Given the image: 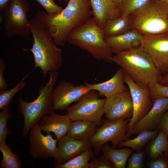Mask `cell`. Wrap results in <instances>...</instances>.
<instances>
[{
  "label": "cell",
  "instance_id": "1",
  "mask_svg": "<svg viewBox=\"0 0 168 168\" xmlns=\"http://www.w3.org/2000/svg\"><path fill=\"white\" fill-rule=\"evenodd\" d=\"M92 15L90 0H69L60 12L37 11L36 18L49 32L58 45L63 46L70 31L87 21Z\"/></svg>",
  "mask_w": 168,
  "mask_h": 168
},
{
  "label": "cell",
  "instance_id": "2",
  "mask_svg": "<svg viewBox=\"0 0 168 168\" xmlns=\"http://www.w3.org/2000/svg\"><path fill=\"white\" fill-rule=\"evenodd\" d=\"M33 39L30 49H23L31 52L34 58L35 68H40L43 77L49 72H56L62 64V52L60 48L52 38L49 32L36 18L29 20Z\"/></svg>",
  "mask_w": 168,
  "mask_h": 168
},
{
  "label": "cell",
  "instance_id": "3",
  "mask_svg": "<svg viewBox=\"0 0 168 168\" xmlns=\"http://www.w3.org/2000/svg\"><path fill=\"white\" fill-rule=\"evenodd\" d=\"M112 61L142 86L159 82L162 75L149 55L140 46L115 53Z\"/></svg>",
  "mask_w": 168,
  "mask_h": 168
},
{
  "label": "cell",
  "instance_id": "4",
  "mask_svg": "<svg viewBox=\"0 0 168 168\" xmlns=\"http://www.w3.org/2000/svg\"><path fill=\"white\" fill-rule=\"evenodd\" d=\"M103 29L93 17L71 30L67 42L89 52L98 60L112 62V52L105 40Z\"/></svg>",
  "mask_w": 168,
  "mask_h": 168
},
{
  "label": "cell",
  "instance_id": "5",
  "mask_svg": "<svg viewBox=\"0 0 168 168\" xmlns=\"http://www.w3.org/2000/svg\"><path fill=\"white\" fill-rule=\"evenodd\" d=\"M129 16L132 29L142 35L168 33V6L161 0H151Z\"/></svg>",
  "mask_w": 168,
  "mask_h": 168
},
{
  "label": "cell",
  "instance_id": "6",
  "mask_svg": "<svg viewBox=\"0 0 168 168\" xmlns=\"http://www.w3.org/2000/svg\"><path fill=\"white\" fill-rule=\"evenodd\" d=\"M58 78L57 71L49 72V80L45 86L38 89L39 95L33 101L27 102L19 99L18 112L24 117L22 137L27 136L31 128L44 116L54 112L52 101L54 87Z\"/></svg>",
  "mask_w": 168,
  "mask_h": 168
},
{
  "label": "cell",
  "instance_id": "7",
  "mask_svg": "<svg viewBox=\"0 0 168 168\" xmlns=\"http://www.w3.org/2000/svg\"><path fill=\"white\" fill-rule=\"evenodd\" d=\"M30 4L28 0H11L2 11L0 22L5 28L4 35L11 38L15 35L25 37L31 34L27 18Z\"/></svg>",
  "mask_w": 168,
  "mask_h": 168
},
{
  "label": "cell",
  "instance_id": "8",
  "mask_svg": "<svg viewBox=\"0 0 168 168\" xmlns=\"http://www.w3.org/2000/svg\"><path fill=\"white\" fill-rule=\"evenodd\" d=\"M98 92L91 90L82 96L75 104L67 109V114L72 121L83 120L92 121L97 126L102 124L106 98H99Z\"/></svg>",
  "mask_w": 168,
  "mask_h": 168
},
{
  "label": "cell",
  "instance_id": "9",
  "mask_svg": "<svg viewBox=\"0 0 168 168\" xmlns=\"http://www.w3.org/2000/svg\"><path fill=\"white\" fill-rule=\"evenodd\" d=\"M130 119H120L114 121L102 119V124L89 140L94 149L95 156L99 154L102 146L108 142H111L112 147L116 148L121 142L130 139L127 134Z\"/></svg>",
  "mask_w": 168,
  "mask_h": 168
},
{
  "label": "cell",
  "instance_id": "10",
  "mask_svg": "<svg viewBox=\"0 0 168 168\" xmlns=\"http://www.w3.org/2000/svg\"><path fill=\"white\" fill-rule=\"evenodd\" d=\"M124 80L128 87L133 106V114L128 123L127 133L128 137L129 138L132 135L134 125L149 111L153 101L148 86H142L138 84L124 71Z\"/></svg>",
  "mask_w": 168,
  "mask_h": 168
},
{
  "label": "cell",
  "instance_id": "11",
  "mask_svg": "<svg viewBox=\"0 0 168 168\" xmlns=\"http://www.w3.org/2000/svg\"><path fill=\"white\" fill-rule=\"evenodd\" d=\"M140 46L162 75L168 73V33L143 35Z\"/></svg>",
  "mask_w": 168,
  "mask_h": 168
},
{
  "label": "cell",
  "instance_id": "12",
  "mask_svg": "<svg viewBox=\"0 0 168 168\" xmlns=\"http://www.w3.org/2000/svg\"><path fill=\"white\" fill-rule=\"evenodd\" d=\"M30 153L34 158L44 160L49 157L58 159V152L57 139H54L51 133L44 135L39 123L33 125L29 132Z\"/></svg>",
  "mask_w": 168,
  "mask_h": 168
},
{
  "label": "cell",
  "instance_id": "13",
  "mask_svg": "<svg viewBox=\"0 0 168 168\" xmlns=\"http://www.w3.org/2000/svg\"><path fill=\"white\" fill-rule=\"evenodd\" d=\"M90 89L84 84L75 86L71 82H60L54 89L52 101L54 110L66 109L72 103L78 101Z\"/></svg>",
  "mask_w": 168,
  "mask_h": 168
},
{
  "label": "cell",
  "instance_id": "14",
  "mask_svg": "<svg viewBox=\"0 0 168 168\" xmlns=\"http://www.w3.org/2000/svg\"><path fill=\"white\" fill-rule=\"evenodd\" d=\"M107 119H130L133 112V100L128 90L106 98L104 106Z\"/></svg>",
  "mask_w": 168,
  "mask_h": 168
},
{
  "label": "cell",
  "instance_id": "15",
  "mask_svg": "<svg viewBox=\"0 0 168 168\" xmlns=\"http://www.w3.org/2000/svg\"><path fill=\"white\" fill-rule=\"evenodd\" d=\"M168 110V98L161 97L153 101L149 111L134 125L132 134L154 130L158 126L164 114Z\"/></svg>",
  "mask_w": 168,
  "mask_h": 168
},
{
  "label": "cell",
  "instance_id": "16",
  "mask_svg": "<svg viewBox=\"0 0 168 168\" xmlns=\"http://www.w3.org/2000/svg\"><path fill=\"white\" fill-rule=\"evenodd\" d=\"M58 156L56 163L63 164L90 148L89 141H80L66 135L57 140Z\"/></svg>",
  "mask_w": 168,
  "mask_h": 168
},
{
  "label": "cell",
  "instance_id": "17",
  "mask_svg": "<svg viewBox=\"0 0 168 168\" xmlns=\"http://www.w3.org/2000/svg\"><path fill=\"white\" fill-rule=\"evenodd\" d=\"M124 71L121 68L112 78L107 81L98 83L85 82L84 84L90 89L97 91L100 96L107 98L129 90L124 84Z\"/></svg>",
  "mask_w": 168,
  "mask_h": 168
},
{
  "label": "cell",
  "instance_id": "18",
  "mask_svg": "<svg viewBox=\"0 0 168 168\" xmlns=\"http://www.w3.org/2000/svg\"><path fill=\"white\" fill-rule=\"evenodd\" d=\"M72 122L67 114L54 112L43 117L39 126L41 130L46 134L54 133L58 139L67 135Z\"/></svg>",
  "mask_w": 168,
  "mask_h": 168
},
{
  "label": "cell",
  "instance_id": "19",
  "mask_svg": "<svg viewBox=\"0 0 168 168\" xmlns=\"http://www.w3.org/2000/svg\"><path fill=\"white\" fill-rule=\"evenodd\" d=\"M143 35L136 30L131 29L120 35L105 37V40L113 53L140 46Z\"/></svg>",
  "mask_w": 168,
  "mask_h": 168
},
{
  "label": "cell",
  "instance_id": "20",
  "mask_svg": "<svg viewBox=\"0 0 168 168\" xmlns=\"http://www.w3.org/2000/svg\"><path fill=\"white\" fill-rule=\"evenodd\" d=\"M92 15L103 29L107 21L120 16L118 7L112 0H90Z\"/></svg>",
  "mask_w": 168,
  "mask_h": 168
},
{
  "label": "cell",
  "instance_id": "21",
  "mask_svg": "<svg viewBox=\"0 0 168 168\" xmlns=\"http://www.w3.org/2000/svg\"><path fill=\"white\" fill-rule=\"evenodd\" d=\"M97 126L93 122L83 120L72 121L67 135L80 141H89L96 131Z\"/></svg>",
  "mask_w": 168,
  "mask_h": 168
},
{
  "label": "cell",
  "instance_id": "22",
  "mask_svg": "<svg viewBox=\"0 0 168 168\" xmlns=\"http://www.w3.org/2000/svg\"><path fill=\"white\" fill-rule=\"evenodd\" d=\"M101 150L103 155L110 161L115 168H125L129 157L134 151L128 148L120 149L113 148L107 143L102 146Z\"/></svg>",
  "mask_w": 168,
  "mask_h": 168
},
{
  "label": "cell",
  "instance_id": "23",
  "mask_svg": "<svg viewBox=\"0 0 168 168\" xmlns=\"http://www.w3.org/2000/svg\"><path fill=\"white\" fill-rule=\"evenodd\" d=\"M132 29L129 16L108 20L103 28L105 37L116 36Z\"/></svg>",
  "mask_w": 168,
  "mask_h": 168
},
{
  "label": "cell",
  "instance_id": "24",
  "mask_svg": "<svg viewBox=\"0 0 168 168\" xmlns=\"http://www.w3.org/2000/svg\"><path fill=\"white\" fill-rule=\"evenodd\" d=\"M159 131L157 129L142 132L133 139L121 142L118 147L119 148L128 147L137 152H139L142 151L147 142L156 137Z\"/></svg>",
  "mask_w": 168,
  "mask_h": 168
},
{
  "label": "cell",
  "instance_id": "25",
  "mask_svg": "<svg viewBox=\"0 0 168 168\" xmlns=\"http://www.w3.org/2000/svg\"><path fill=\"white\" fill-rule=\"evenodd\" d=\"M95 157L91 148L63 164L55 163V168H90V160Z\"/></svg>",
  "mask_w": 168,
  "mask_h": 168
},
{
  "label": "cell",
  "instance_id": "26",
  "mask_svg": "<svg viewBox=\"0 0 168 168\" xmlns=\"http://www.w3.org/2000/svg\"><path fill=\"white\" fill-rule=\"evenodd\" d=\"M0 150L3 155L2 159L0 162L1 168H21V161L6 142L0 143Z\"/></svg>",
  "mask_w": 168,
  "mask_h": 168
},
{
  "label": "cell",
  "instance_id": "27",
  "mask_svg": "<svg viewBox=\"0 0 168 168\" xmlns=\"http://www.w3.org/2000/svg\"><path fill=\"white\" fill-rule=\"evenodd\" d=\"M167 137L162 130H159L156 137L149 146L148 153L149 157L152 159L157 158L167 150Z\"/></svg>",
  "mask_w": 168,
  "mask_h": 168
},
{
  "label": "cell",
  "instance_id": "28",
  "mask_svg": "<svg viewBox=\"0 0 168 168\" xmlns=\"http://www.w3.org/2000/svg\"><path fill=\"white\" fill-rule=\"evenodd\" d=\"M27 75L25 76L13 88L0 91V109L2 110L8 106L12 101L14 96L18 92L24 89L26 86L25 80Z\"/></svg>",
  "mask_w": 168,
  "mask_h": 168
},
{
  "label": "cell",
  "instance_id": "29",
  "mask_svg": "<svg viewBox=\"0 0 168 168\" xmlns=\"http://www.w3.org/2000/svg\"><path fill=\"white\" fill-rule=\"evenodd\" d=\"M151 0H123L118 7L120 16H129L132 12L142 7Z\"/></svg>",
  "mask_w": 168,
  "mask_h": 168
},
{
  "label": "cell",
  "instance_id": "30",
  "mask_svg": "<svg viewBox=\"0 0 168 168\" xmlns=\"http://www.w3.org/2000/svg\"><path fill=\"white\" fill-rule=\"evenodd\" d=\"M11 115V109L8 106L2 110L0 113V143L6 142L8 134L7 123Z\"/></svg>",
  "mask_w": 168,
  "mask_h": 168
},
{
  "label": "cell",
  "instance_id": "31",
  "mask_svg": "<svg viewBox=\"0 0 168 168\" xmlns=\"http://www.w3.org/2000/svg\"><path fill=\"white\" fill-rule=\"evenodd\" d=\"M148 86L153 101L159 98H168V86H163L158 82H155L150 83Z\"/></svg>",
  "mask_w": 168,
  "mask_h": 168
},
{
  "label": "cell",
  "instance_id": "32",
  "mask_svg": "<svg viewBox=\"0 0 168 168\" xmlns=\"http://www.w3.org/2000/svg\"><path fill=\"white\" fill-rule=\"evenodd\" d=\"M145 157L144 151H141L136 153L134 152L129 157L127 168H140L143 165Z\"/></svg>",
  "mask_w": 168,
  "mask_h": 168
},
{
  "label": "cell",
  "instance_id": "33",
  "mask_svg": "<svg viewBox=\"0 0 168 168\" xmlns=\"http://www.w3.org/2000/svg\"><path fill=\"white\" fill-rule=\"evenodd\" d=\"M90 168H113L112 162L103 155L99 157H94L90 161Z\"/></svg>",
  "mask_w": 168,
  "mask_h": 168
},
{
  "label": "cell",
  "instance_id": "34",
  "mask_svg": "<svg viewBox=\"0 0 168 168\" xmlns=\"http://www.w3.org/2000/svg\"><path fill=\"white\" fill-rule=\"evenodd\" d=\"M49 14L58 13L63 9L58 6L54 0H35Z\"/></svg>",
  "mask_w": 168,
  "mask_h": 168
},
{
  "label": "cell",
  "instance_id": "35",
  "mask_svg": "<svg viewBox=\"0 0 168 168\" xmlns=\"http://www.w3.org/2000/svg\"><path fill=\"white\" fill-rule=\"evenodd\" d=\"M149 168H168V156L165 153L152 160L147 164Z\"/></svg>",
  "mask_w": 168,
  "mask_h": 168
},
{
  "label": "cell",
  "instance_id": "36",
  "mask_svg": "<svg viewBox=\"0 0 168 168\" xmlns=\"http://www.w3.org/2000/svg\"><path fill=\"white\" fill-rule=\"evenodd\" d=\"M7 65L4 62L2 57L0 58V91L6 90L8 85L4 77V71Z\"/></svg>",
  "mask_w": 168,
  "mask_h": 168
},
{
  "label": "cell",
  "instance_id": "37",
  "mask_svg": "<svg viewBox=\"0 0 168 168\" xmlns=\"http://www.w3.org/2000/svg\"><path fill=\"white\" fill-rule=\"evenodd\" d=\"M157 127L159 130H162L168 136V110L163 115Z\"/></svg>",
  "mask_w": 168,
  "mask_h": 168
},
{
  "label": "cell",
  "instance_id": "38",
  "mask_svg": "<svg viewBox=\"0 0 168 168\" xmlns=\"http://www.w3.org/2000/svg\"><path fill=\"white\" fill-rule=\"evenodd\" d=\"M158 82L163 86H168V73L162 75Z\"/></svg>",
  "mask_w": 168,
  "mask_h": 168
},
{
  "label": "cell",
  "instance_id": "39",
  "mask_svg": "<svg viewBox=\"0 0 168 168\" xmlns=\"http://www.w3.org/2000/svg\"><path fill=\"white\" fill-rule=\"evenodd\" d=\"M11 0H0V10L2 12Z\"/></svg>",
  "mask_w": 168,
  "mask_h": 168
},
{
  "label": "cell",
  "instance_id": "40",
  "mask_svg": "<svg viewBox=\"0 0 168 168\" xmlns=\"http://www.w3.org/2000/svg\"><path fill=\"white\" fill-rule=\"evenodd\" d=\"M115 4L118 7H119L123 2V0H112Z\"/></svg>",
  "mask_w": 168,
  "mask_h": 168
},
{
  "label": "cell",
  "instance_id": "41",
  "mask_svg": "<svg viewBox=\"0 0 168 168\" xmlns=\"http://www.w3.org/2000/svg\"><path fill=\"white\" fill-rule=\"evenodd\" d=\"M164 153H165L166 155L168 156V136L167 137V150L166 151L164 152Z\"/></svg>",
  "mask_w": 168,
  "mask_h": 168
},
{
  "label": "cell",
  "instance_id": "42",
  "mask_svg": "<svg viewBox=\"0 0 168 168\" xmlns=\"http://www.w3.org/2000/svg\"><path fill=\"white\" fill-rule=\"evenodd\" d=\"M168 6V0H161Z\"/></svg>",
  "mask_w": 168,
  "mask_h": 168
},
{
  "label": "cell",
  "instance_id": "43",
  "mask_svg": "<svg viewBox=\"0 0 168 168\" xmlns=\"http://www.w3.org/2000/svg\"><path fill=\"white\" fill-rule=\"evenodd\" d=\"M58 0V1H59L60 2H61L62 0H63L64 1H65V2H67V3H68V0Z\"/></svg>",
  "mask_w": 168,
  "mask_h": 168
}]
</instances>
